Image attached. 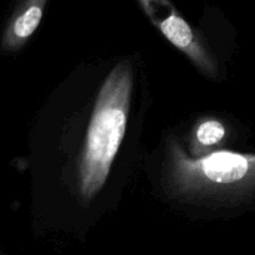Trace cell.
Returning <instances> with one entry per match:
<instances>
[{
    "mask_svg": "<svg viewBox=\"0 0 255 255\" xmlns=\"http://www.w3.org/2000/svg\"><path fill=\"white\" fill-rule=\"evenodd\" d=\"M132 72L122 62L109 75L97 97L80 167V188L91 199L104 187L127 126Z\"/></svg>",
    "mask_w": 255,
    "mask_h": 255,
    "instance_id": "obj_1",
    "label": "cell"
},
{
    "mask_svg": "<svg viewBox=\"0 0 255 255\" xmlns=\"http://www.w3.org/2000/svg\"><path fill=\"white\" fill-rule=\"evenodd\" d=\"M154 26L173 46L188 55L198 66L213 70L208 55L188 22L177 12L169 0H138Z\"/></svg>",
    "mask_w": 255,
    "mask_h": 255,
    "instance_id": "obj_2",
    "label": "cell"
},
{
    "mask_svg": "<svg viewBox=\"0 0 255 255\" xmlns=\"http://www.w3.org/2000/svg\"><path fill=\"white\" fill-rule=\"evenodd\" d=\"M254 158L228 151H219L197 162L183 161V171L198 173L204 179L218 184L241 182L253 169Z\"/></svg>",
    "mask_w": 255,
    "mask_h": 255,
    "instance_id": "obj_3",
    "label": "cell"
},
{
    "mask_svg": "<svg viewBox=\"0 0 255 255\" xmlns=\"http://www.w3.org/2000/svg\"><path fill=\"white\" fill-rule=\"evenodd\" d=\"M46 1L47 0H25L5 31L2 39L4 49H17L36 31L42 19Z\"/></svg>",
    "mask_w": 255,
    "mask_h": 255,
    "instance_id": "obj_4",
    "label": "cell"
},
{
    "mask_svg": "<svg viewBox=\"0 0 255 255\" xmlns=\"http://www.w3.org/2000/svg\"><path fill=\"white\" fill-rule=\"evenodd\" d=\"M226 136V128L221 122L216 120L204 121L197 129V139L203 146H214Z\"/></svg>",
    "mask_w": 255,
    "mask_h": 255,
    "instance_id": "obj_5",
    "label": "cell"
}]
</instances>
